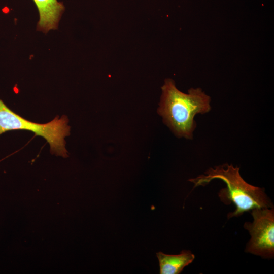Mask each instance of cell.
Masks as SVG:
<instances>
[{
  "mask_svg": "<svg viewBox=\"0 0 274 274\" xmlns=\"http://www.w3.org/2000/svg\"><path fill=\"white\" fill-rule=\"evenodd\" d=\"M65 116L56 117L50 122L40 124L26 120L10 110L0 99V135L13 130L31 131L43 137L49 144L51 153L67 157L64 138L70 134Z\"/></svg>",
  "mask_w": 274,
  "mask_h": 274,
  "instance_id": "obj_3",
  "label": "cell"
},
{
  "mask_svg": "<svg viewBox=\"0 0 274 274\" xmlns=\"http://www.w3.org/2000/svg\"><path fill=\"white\" fill-rule=\"evenodd\" d=\"M220 179L226 187L220 190L218 195L226 204L233 203L235 210L228 214V218L238 217L255 209L271 208L273 204L264 189L248 184L241 177L239 168L225 164L210 168L204 175L189 180L194 187L205 186L214 179Z\"/></svg>",
  "mask_w": 274,
  "mask_h": 274,
  "instance_id": "obj_2",
  "label": "cell"
},
{
  "mask_svg": "<svg viewBox=\"0 0 274 274\" xmlns=\"http://www.w3.org/2000/svg\"><path fill=\"white\" fill-rule=\"evenodd\" d=\"M158 113L179 137L192 139L196 128L195 115L208 113L211 98L200 88H191L187 93L178 90L174 81L165 80Z\"/></svg>",
  "mask_w": 274,
  "mask_h": 274,
  "instance_id": "obj_1",
  "label": "cell"
},
{
  "mask_svg": "<svg viewBox=\"0 0 274 274\" xmlns=\"http://www.w3.org/2000/svg\"><path fill=\"white\" fill-rule=\"evenodd\" d=\"M156 256L160 274H179L195 258L194 255L189 250H183L178 255H168L159 252L156 253Z\"/></svg>",
  "mask_w": 274,
  "mask_h": 274,
  "instance_id": "obj_6",
  "label": "cell"
},
{
  "mask_svg": "<svg viewBox=\"0 0 274 274\" xmlns=\"http://www.w3.org/2000/svg\"><path fill=\"white\" fill-rule=\"evenodd\" d=\"M253 221L246 222L244 228L251 238L246 251L265 258L274 255V210L271 208L255 209L251 211Z\"/></svg>",
  "mask_w": 274,
  "mask_h": 274,
  "instance_id": "obj_4",
  "label": "cell"
},
{
  "mask_svg": "<svg viewBox=\"0 0 274 274\" xmlns=\"http://www.w3.org/2000/svg\"><path fill=\"white\" fill-rule=\"evenodd\" d=\"M39 13L37 30L46 34L49 30L57 29L65 7L57 0H33Z\"/></svg>",
  "mask_w": 274,
  "mask_h": 274,
  "instance_id": "obj_5",
  "label": "cell"
}]
</instances>
